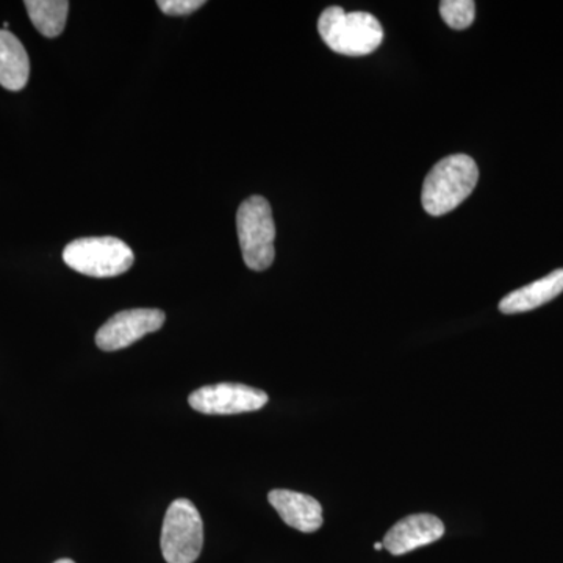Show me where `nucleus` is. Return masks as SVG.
Returning <instances> with one entry per match:
<instances>
[{
	"label": "nucleus",
	"mask_w": 563,
	"mask_h": 563,
	"mask_svg": "<svg viewBox=\"0 0 563 563\" xmlns=\"http://www.w3.org/2000/svg\"><path fill=\"white\" fill-rule=\"evenodd\" d=\"M479 169L470 155L455 154L437 163L422 184V209L431 217H443L459 206L476 188Z\"/></svg>",
	"instance_id": "nucleus-1"
},
{
	"label": "nucleus",
	"mask_w": 563,
	"mask_h": 563,
	"mask_svg": "<svg viewBox=\"0 0 563 563\" xmlns=\"http://www.w3.org/2000/svg\"><path fill=\"white\" fill-rule=\"evenodd\" d=\"M322 41L336 54L363 57L383 44L384 29L380 22L366 11H344L342 7H329L318 20Z\"/></svg>",
	"instance_id": "nucleus-2"
},
{
	"label": "nucleus",
	"mask_w": 563,
	"mask_h": 563,
	"mask_svg": "<svg viewBox=\"0 0 563 563\" xmlns=\"http://www.w3.org/2000/svg\"><path fill=\"white\" fill-rule=\"evenodd\" d=\"M236 231L243 261L252 272H265L276 257V224L269 202L262 196H251L236 213Z\"/></svg>",
	"instance_id": "nucleus-3"
},
{
	"label": "nucleus",
	"mask_w": 563,
	"mask_h": 563,
	"mask_svg": "<svg viewBox=\"0 0 563 563\" xmlns=\"http://www.w3.org/2000/svg\"><path fill=\"white\" fill-rule=\"evenodd\" d=\"M63 261L74 272L103 279L128 273L135 254L114 236H90L70 242L63 251Z\"/></svg>",
	"instance_id": "nucleus-4"
},
{
	"label": "nucleus",
	"mask_w": 563,
	"mask_h": 563,
	"mask_svg": "<svg viewBox=\"0 0 563 563\" xmlns=\"http://www.w3.org/2000/svg\"><path fill=\"white\" fill-rule=\"evenodd\" d=\"M203 525L190 499H176L166 510L161 547L168 563H195L201 554Z\"/></svg>",
	"instance_id": "nucleus-5"
},
{
	"label": "nucleus",
	"mask_w": 563,
	"mask_h": 563,
	"mask_svg": "<svg viewBox=\"0 0 563 563\" xmlns=\"http://www.w3.org/2000/svg\"><path fill=\"white\" fill-rule=\"evenodd\" d=\"M268 402V395L243 384L206 385L192 391L188 404L206 415H239L257 412Z\"/></svg>",
	"instance_id": "nucleus-6"
},
{
	"label": "nucleus",
	"mask_w": 563,
	"mask_h": 563,
	"mask_svg": "<svg viewBox=\"0 0 563 563\" xmlns=\"http://www.w3.org/2000/svg\"><path fill=\"white\" fill-rule=\"evenodd\" d=\"M165 324V313L158 309L124 310L111 317L96 333V344L102 351H120L139 342L147 333Z\"/></svg>",
	"instance_id": "nucleus-7"
},
{
	"label": "nucleus",
	"mask_w": 563,
	"mask_h": 563,
	"mask_svg": "<svg viewBox=\"0 0 563 563\" xmlns=\"http://www.w3.org/2000/svg\"><path fill=\"white\" fill-rule=\"evenodd\" d=\"M444 525L431 514H417L402 518L385 533L384 548L393 555L412 553L442 539Z\"/></svg>",
	"instance_id": "nucleus-8"
},
{
	"label": "nucleus",
	"mask_w": 563,
	"mask_h": 563,
	"mask_svg": "<svg viewBox=\"0 0 563 563\" xmlns=\"http://www.w3.org/2000/svg\"><path fill=\"white\" fill-rule=\"evenodd\" d=\"M268 499L284 523L296 531L312 533L321 528L322 507L312 496L291 490H273Z\"/></svg>",
	"instance_id": "nucleus-9"
},
{
	"label": "nucleus",
	"mask_w": 563,
	"mask_h": 563,
	"mask_svg": "<svg viewBox=\"0 0 563 563\" xmlns=\"http://www.w3.org/2000/svg\"><path fill=\"white\" fill-rule=\"evenodd\" d=\"M563 291V268L548 274L543 279L518 288L499 302V310L506 314L531 312L553 301Z\"/></svg>",
	"instance_id": "nucleus-10"
},
{
	"label": "nucleus",
	"mask_w": 563,
	"mask_h": 563,
	"mask_svg": "<svg viewBox=\"0 0 563 563\" xmlns=\"http://www.w3.org/2000/svg\"><path fill=\"white\" fill-rule=\"evenodd\" d=\"M31 76V60L20 40L9 31H0V85L5 90L21 91Z\"/></svg>",
	"instance_id": "nucleus-11"
},
{
	"label": "nucleus",
	"mask_w": 563,
	"mask_h": 563,
	"mask_svg": "<svg viewBox=\"0 0 563 563\" xmlns=\"http://www.w3.org/2000/svg\"><path fill=\"white\" fill-rule=\"evenodd\" d=\"M24 5L41 35L55 38L65 31L69 13L66 0H25Z\"/></svg>",
	"instance_id": "nucleus-12"
},
{
	"label": "nucleus",
	"mask_w": 563,
	"mask_h": 563,
	"mask_svg": "<svg viewBox=\"0 0 563 563\" xmlns=\"http://www.w3.org/2000/svg\"><path fill=\"white\" fill-rule=\"evenodd\" d=\"M443 21L454 31H465L476 16V3L473 0H443L440 2Z\"/></svg>",
	"instance_id": "nucleus-13"
},
{
	"label": "nucleus",
	"mask_w": 563,
	"mask_h": 563,
	"mask_svg": "<svg viewBox=\"0 0 563 563\" xmlns=\"http://www.w3.org/2000/svg\"><path fill=\"white\" fill-rule=\"evenodd\" d=\"M158 9L168 16H187L206 5L203 0H161Z\"/></svg>",
	"instance_id": "nucleus-14"
},
{
	"label": "nucleus",
	"mask_w": 563,
	"mask_h": 563,
	"mask_svg": "<svg viewBox=\"0 0 563 563\" xmlns=\"http://www.w3.org/2000/svg\"><path fill=\"white\" fill-rule=\"evenodd\" d=\"M374 550H377V551L384 550V544L383 543L374 544Z\"/></svg>",
	"instance_id": "nucleus-15"
},
{
	"label": "nucleus",
	"mask_w": 563,
	"mask_h": 563,
	"mask_svg": "<svg viewBox=\"0 0 563 563\" xmlns=\"http://www.w3.org/2000/svg\"><path fill=\"white\" fill-rule=\"evenodd\" d=\"M54 563H76L74 561H70V559H60V561L54 562Z\"/></svg>",
	"instance_id": "nucleus-16"
}]
</instances>
